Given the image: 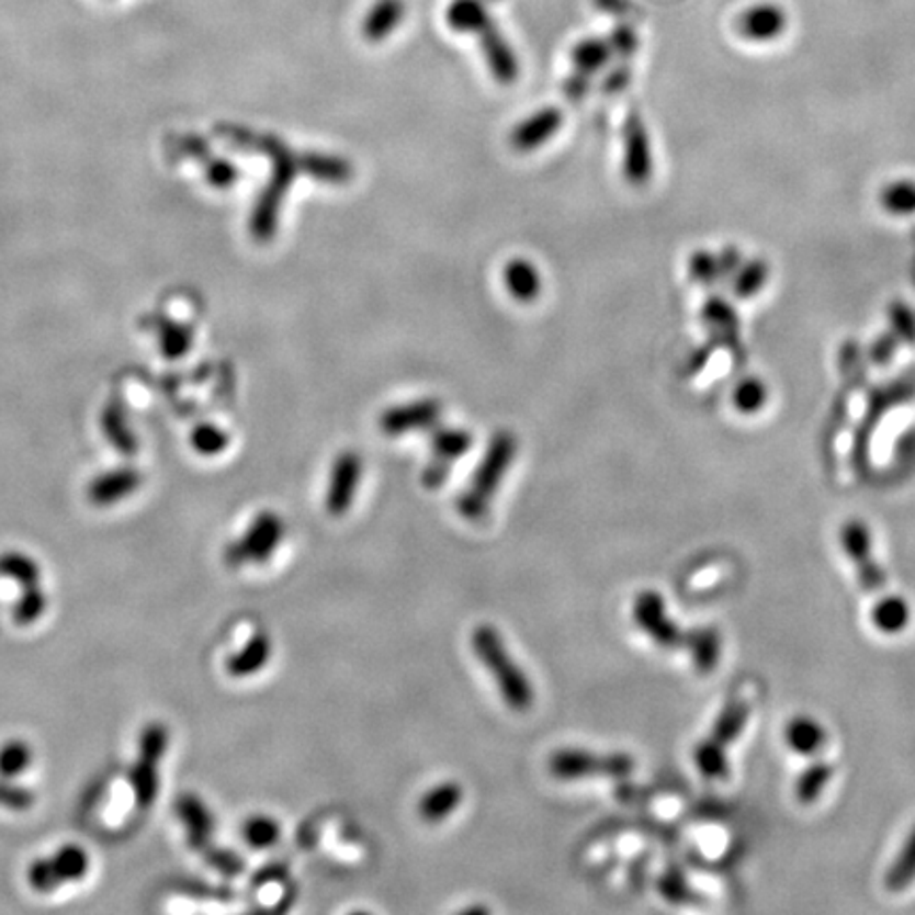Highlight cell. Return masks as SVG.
Listing matches in <instances>:
<instances>
[{"instance_id":"52a82bcc","label":"cell","mask_w":915,"mask_h":915,"mask_svg":"<svg viewBox=\"0 0 915 915\" xmlns=\"http://www.w3.org/2000/svg\"><path fill=\"white\" fill-rule=\"evenodd\" d=\"M632 612H634L636 625L659 648H666V651L685 648L689 634L682 632L680 625H676L671 621L670 614L666 610V602L657 591H653V589L641 591L634 600Z\"/></svg>"},{"instance_id":"836d02e7","label":"cell","mask_w":915,"mask_h":915,"mask_svg":"<svg viewBox=\"0 0 915 915\" xmlns=\"http://www.w3.org/2000/svg\"><path fill=\"white\" fill-rule=\"evenodd\" d=\"M693 759H696L698 769L702 771V776L710 778V780H721V778L727 776V769H730L727 750L716 746L710 739H703L698 744V748L693 753Z\"/></svg>"},{"instance_id":"f1b7e54d","label":"cell","mask_w":915,"mask_h":915,"mask_svg":"<svg viewBox=\"0 0 915 915\" xmlns=\"http://www.w3.org/2000/svg\"><path fill=\"white\" fill-rule=\"evenodd\" d=\"M915 880V826L914 831L910 833L907 841L903 844L901 852L892 860L888 873H885L884 884L890 892H901L905 888L914 884Z\"/></svg>"},{"instance_id":"9a60e30c","label":"cell","mask_w":915,"mask_h":915,"mask_svg":"<svg viewBox=\"0 0 915 915\" xmlns=\"http://www.w3.org/2000/svg\"><path fill=\"white\" fill-rule=\"evenodd\" d=\"M462 799L464 791L458 782H441L420 797L418 816L428 824L443 823L462 805Z\"/></svg>"},{"instance_id":"484cf974","label":"cell","mask_w":915,"mask_h":915,"mask_svg":"<svg viewBox=\"0 0 915 915\" xmlns=\"http://www.w3.org/2000/svg\"><path fill=\"white\" fill-rule=\"evenodd\" d=\"M910 619H912V610L907 600L901 596H884L871 610V621L882 634L903 632Z\"/></svg>"},{"instance_id":"ffe728a7","label":"cell","mask_w":915,"mask_h":915,"mask_svg":"<svg viewBox=\"0 0 915 915\" xmlns=\"http://www.w3.org/2000/svg\"><path fill=\"white\" fill-rule=\"evenodd\" d=\"M748 716H750V703L744 696H735L719 714L708 739L727 750V746H732L733 742L739 737V733L744 732Z\"/></svg>"},{"instance_id":"ab89813d","label":"cell","mask_w":915,"mask_h":915,"mask_svg":"<svg viewBox=\"0 0 915 915\" xmlns=\"http://www.w3.org/2000/svg\"><path fill=\"white\" fill-rule=\"evenodd\" d=\"M564 90H566V93H568L573 100H577V98H580L583 93L587 92V81H585V77H583L579 72V75H575V77H571V79L566 81Z\"/></svg>"},{"instance_id":"30bf717a","label":"cell","mask_w":915,"mask_h":915,"mask_svg":"<svg viewBox=\"0 0 915 915\" xmlns=\"http://www.w3.org/2000/svg\"><path fill=\"white\" fill-rule=\"evenodd\" d=\"M441 418V405L432 398L416 400L409 405H398L393 409H386L380 418V428L388 437H398L414 430H425L434 427Z\"/></svg>"},{"instance_id":"d590c367","label":"cell","mask_w":915,"mask_h":915,"mask_svg":"<svg viewBox=\"0 0 915 915\" xmlns=\"http://www.w3.org/2000/svg\"><path fill=\"white\" fill-rule=\"evenodd\" d=\"M191 445L202 456H218V454H223L227 450L229 437H227V432L223 428L204 425V427H200L193 432Z\"/></svg>"},{"instance_id":"ba28073f","label":"cell","mask_w":915,"mask_h":915,"mask_svg":"<svg viewBox=\"0 0 915 915\" xmlns=\"http://www.w3.org/2000/svg\"><path fill=\"white\" fill-rule=\"evenodd\" d=\"M841 550L852 560L856 575L860 585L867 591H880L884 589V568L873 557V545H871V532L862 521H846L839 532Z\"/></svg>"},{"instance_id":"5b68a950","label":"cell","mask_w":915,"mask_h":915,"mask_svg":"<svg viewBox=\"0 0 915 915\" xmlns=\"http://www.w3.org/2000/svg\"><path fill=\"white\" fill-rule=\"evenodd\" d=\"M170 733L163 723H149L140 735L138 759L132 767L129 784L140 807H151L159 793V767L168 753Z\"/></svg>"},{"instance_id":"3957f363","label":"cell","mask_w":915,"mask_h":915,"mask_svg":"<svg viewBox=\"0 0 915 915\" xmlns=\"http://www.w3.org/2000/svg\"><path fill=\"white\" fill-rule=\"evenodd\" d=\"M92 856L79 844H64L54 855L34 858L26 869V882L34 892L49 894L61 885L77 884L88 878Z\"/></svg>"},{"instance_id":"74e56055","label":"cell","mask_w":915,"mask_h":915,"mask_svg":"<svg viewBox=\"0 0 915 915\" xmlns=\"http://www.w3.org/2000/svg\"><path fill=\"white\" fill-rule=\"evenodd\" d=\"M610 49L621 54V56H630L636 49V34L630 26H619L617 31L610 34Z\"/></svg>"},{"instance_id":"d6a6232c","label":"cell","mask_w":915,"mask_h":915,"mask_svg":"<svg viewBox=\"0 0 915 915\" xmlns=\"http://www.w3.org/2000/svg\"><path fill=\"white\" fill-rule=\"evenodd\" d=\"M610 54H612V49H610V45H607L605 41H600V38H585V41H580V43H577L573 47L571 60H573L575 68L579 72H596V70H600L609 61Z\"/></svg>"},{"instance_id":"4dcf8cb0","label":"cell","mask_w":915,"mask_h":915,"mask_svg":"<svg viewBox=\"0 0 915 915\" xmlns=\"http://www.w3.org/2000/svg\"><path fill=\"white\" fill-rule=\"evenodd\" d=\"M49 609V598L41 585L34 587H26L22 589L15 607H13V619L20 625H32L36 621H41L45 617V612Z\"/></svg>"},{"instance_id":"f35d334b","label":"cell","mask_w":915,"mask_h":915,"mask_svg":"<svg viewBox=\"0 0 915 915\" xmlns=\"http://www.w3.org/2000/svg\"><path fill=\"white\" fill-rule=\"evenodd\" d=\"M448 473H450V464L434 458L432 464H428L422 473V484L430 489L439 488L448 482Z\"/></svg>"},{"instance_id":"e575fe53","label":"cell","mask_w":915,"mask_h":915,"mask_svg":"<svg viewBox=\"0 0 915 915\" xmlns=\"http://www.w3.org/2000/svg\"><path fill=\"white\" fill-rule=\"evenodd\" d=\"M304 163H307L309 174H314L316 179H323L327 183H346L352 177L350 163L343 161L341 157L312 155V157L305 159Z\"/></svg>"},{"instance_id":"1f68e13d","label":"cell","mask_w":915,"mask_h":915,"mask_svg":"<svg viewBox=\"0 0 915 915\" xmlns=\"http://www.w3.org/2000/svg\"><path fill=\"white\" fill-rule=\"evenodd\" d=\"M831 776H833V767L828 762H812L797 780V787H794L797 799L801 803H814L823 793L824 787L828 784Z\"/></svg>"},{"instance_id":"9c48e42d","label":"cell","mask_w":915,"mask_h":915,"mask_svg":"<svg viewBox=\"0 0 915 915\" xmlns=\"http://www.w3.org/2000/svg\"><path fill=\"white\" fill-rule=\"evenodd\" d=\"M361 477H363L361 456L357 452H341L334 462L329 486H327L325 507L329 516L343 518L350 511L357 498V489L361 486Z\"/></svg>"},{"instance_id":"8992f818","label":"cell","mask_w":915,"mask_h":915,"mask_svg":"<svg viewBox=\"0 0 915 915\" xmlns=\"http://www.w3.org/2000/svg\"><path fill=\"white\" fill-rule=\"evenodd\" d=\"M634 759L625 753L598 755L580 748H564L553 753L550 759L551 776L557 780H580L589 776L607 778H628L634 771Z\"/></svg>"},{"instance_id":"7c38bea8","label":"cell","mask_w":915,"mask_h":915,"mask_svg":"<svg viewBox=\"0 0 915 915\" xmlns=\"http://www.w3.org/2000/svg\"><path fill=\"white\" fill-rule=\"evenodd\" d=\"M274 655V644L268 632L257 630L248 636L242 648L231 653L225 662V671L231 678H248L263 670Z\"/></svg>"},{"instance_id":"8d00e7d4","label":"cell","mask_w":915,"mask_h":915,"mask_svg":"<svg viewBox=\"0 0 915 915\" xmlns=\"http://www.w3.org/2000/svg\"><path fill=\"white\" fill-rule=\"evenodd\" d=\"M34 805V793L31 789L18 784V780L0 778V807L13 812H26Z\"/></svg>"},{"instance_id":"2e32d148","label":"cell","mask_w":915,"mask_h":915,"mask_svg":"<svg viewBox=\"0 0 915 915\" xmlns=\"http://www.w3.org/2000/svg\"><path fill=\"white\" fill-rule=\"evenodd\" d=\"M405 15L403 0H375L363 20V36L369 43H382L397 31Z\"/></svg>"},{"instance_id":"4316f807","label":"cell","mask_w":915,"mask_h":915,"mask_svg":"<svg viewBox=\"0 0 915 915\" xmlns=\"http://www.w3.org/2000/svg\"><path fill=\"white\" fill-rule=\"evenodd\" d=\"M34 761L31 744L22 737H9L0 744V778L18 780L24 776Z\"/></svg>"},{"instance_id":"603a6c76","label":"cell","mask_w":915,"mask_h":915,"mask_svg":"<svg viewBox=\"0 0 915 915\" xmlns=\"http://www.w3.org/2000/svg\"><path fill=\"white\" fill-rule=\"evenodd\" d=\"M787 744L789 748L803 755V757H812L823 748L824 739H826V732L823 725L810 716H794L793 721L787 725Z\"/></svg>"},{"instance_id":"8fae6325","label":"cell","mask_w":915,"mask_h":915,"mask_svg":"<svg viewBox=\"0 0 915 915\" xmlns=\"http://www.w3.org/2000/svg\"><path fill=\"white\" fill-rule=\"evenodd\" d=\"M179 818L183 821L189 846L202 852L211 850L214 833V816L211 807L197 794H181L177 803Z\"/></svg>"},{"instance_id":"83f0119b","label":"cell","mask_w":915,"mask_h":915,"mask_svg":"<svg viewBox=\"0 0 915 915\" xmlns=\"http://www.w3.org/2000/svg\"><path fill=\"white\" fill-rule=\"evenodd\" d=\"M473 445V437L464 428H439L432 432V454L441 462L452 464L464 456Z\"/></svg>"},{"instance_id":"5bb4252c","label":"cell","mask_w":915,"mask_h":915,"mask_svg":"<svg viewBox=\"0 0 915 915\" xmlns=\"http://www.w3.org/2000/svg\"><path fill=\"white\" fill-rule=\"evenodd\" d=\"M477 36L482 38V52L488 61L489 72L496 77V81L505 86L513 83L518 79L519 61L511 45L502 38V34L494 24H489L488 29L479 32Z\"/></svg>"},{"instance_id":"d4e9b609","label":"cell","mask_w":915,"mask_h":915,"mask_svg":"<svg viewBox=\"0 0 915 915\" xmlns=\"http://www.w3.org/2000/svg\"><path fill=\"white\" fill-rule=\"evenodd\" d=\"M685 648L689 651L696 670L708 674V671L716 668V664L721 659V648L723 646H721V636H719L716 630L703 628V630L689 632Z\"/></svg>"},{"instance_id":"6da1fadb","label":"cell","mask_w":915,"mask_h":915,"mask_svg":"<svg viewBox=\"0 0 915 915\" xmlns=\"http://www.w3.org/2000/svg\"><path fill=\"white\" fill-rule=\"evenodd\" d=\"M471 648L492 674L502 702L516 712L530 710L534 703V687L528 674L516 664L498 630L488 623L477 625L471 634Z\"/></svg>"},{"instance_id":"f546056e","label":"cell","mask_w":915,"mask_h":915,"mask_svg":"<svg viewBox=\"0 0 915 915\" xmlns=\"http://www.w3.org/2000/svg\"><path fill=\"white\" fill-rule=\"evenodd\" d=\"M280 835H282V828H280L278 821L272 816H266V814L250 816L242 826V837L252 850L272 848L280 841Z\"/></svg>"},{"instance_id":"7a4b0ae2","label":"cell","mask_w":915,"mask_h":915,"mask_svg":"<svg viewBox=\"0 0 915 915\" xmlns=\"http://www.w3.org/2000/svg\"><path fill=\"white\" fill-rule=\"evenodd\" d=\"M518 454V439L509 430H500L489 439L488 450L482 458L471 484L458 496L456 511L468 521H479L488 516L489 502L500 488L505 473L511 468Z\"/></svg>"},{"instance_id":"ac0fdd59","label":"cell","mask_w":915,"mask_h":915,"mask_svg":"<svg viewBox=\"0 0 915 915\" xmlns=\"http://www.w3.org/2000/svg\"><path fill=\"white\" fill-rule=\"evenodd\" d=\"M140 486V475L136 471H115L100 475L90 486V500L95 507H111L132 496Z\"/></svg>"},{"instance_id":"7402d4cb","label":"cell","mask_w":915,"mask_h":915,"mask_svg":"<svg viewBox=\"0 0 915 915\" xmlns=\"http://www.w3.org/2000/svg\"><path fill=\"white\" fill-rule=\"evenodd\" d=\"M445 22L460 34H479L494 24L482 0H454L445 11Z\"/></svg>"},{"instance_id":"277c9868","label":"cell","mask_w":915,"mask_h":915,"mask_svg":"<svg viewBox=\"0 0 915 915\" xmlns=\"http://www.w3.org/2000/svg\"><path fill=\"white\" fill-rule=\"evenodd\" d=\"M284 539V521L274 511H261L250 521L245 534L234 539L225 550V564L231 568L261 566L274 555Z\"/></svg>"},{"instance_id":"cb8c5ba5","label":"cell","mask_w":915,"mask_h":915,"mask_svg":"<svg viewBox=\"0 0 915 915\" xmlns=\"http://www.w3.org/2000/svg\"><path fill=\"white\" fill-rule=\"evenodd\" d=\"M0 577L13 580L20 589L41 585L43 571L41 564L24 551L11 550L0 553Z\"/></svg>"},{"instance_id":"4fadbf2b","label":"cell","mask_w":915,"mask_h":915,"mask_svg":"<svg viewBox=\"0 0 915 915\" xmlns=\"http://www.w3.org/2000/svg\"><path fill=\"white\" fill-rule=\"evenodd\" d=\"M564 117L557 109H543L530 115L528 120L519 123L511 134V145L518 151H532L545 143H550L551 136L562 127Z\"/></svg>"},{"instance_id":"e0dca14e","label":"cell","mask_w":915,"mask_h":915,"mask_svg":"<svg viewBox=\"0 0 915 915\" xmlns=\"http://www.w3.org/2000/svg\"><path fill=\"white\" fill-rule=\"evenodd\" d=\"M651 174V155L644 127L636 115L625 123V177L632 183H642Z\"/></svg>"},{"instance_id":"44dd1931","label":"cell","mask_w":915,"mask_h":915,"mask_svg":"<svg viewBox=\"0 0 915 915\" xmlns=\"http://www.w3.org/2000/svg\"><path fill=\"white\" fill-rule=\"evenodd\" d=\"M502 282L513 300L534 302L541 295V275L536 268L526 259H513L502 270Z\"/></svg>"},{"instance_id":"d6986e66","label":"cell","mask_w":915,"mask_h":915,"mask_svg":"<svg viewBox=\"0 0 915 915\" xmlns=\"http://www.w3.org/2000/svg\"><path fill=\"white\" fill-rule=\"evenodd\" d=\"M787 26V15L782 9L773 4H759L746 11L739 20V31L755 41L776 38Z\"/></svg>"}]
</instances>
